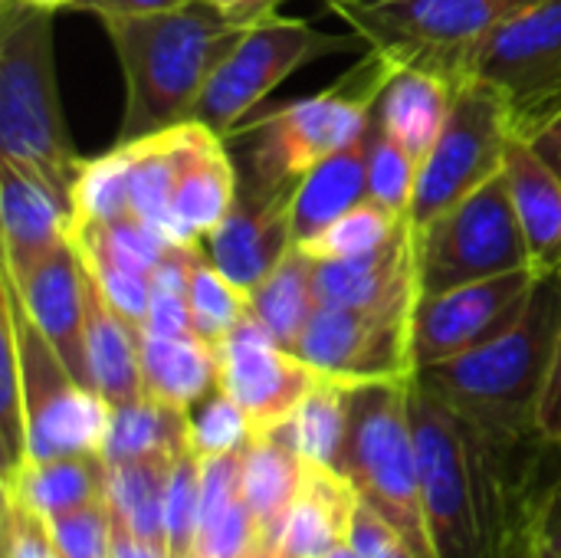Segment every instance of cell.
<instances>
[{"label": "cell", "mask_w": 561, "mask_h": 558, "mask_svg": "<svg viewBox=\"0 0 561 558\" xmlns=\"http://www.w3.org/2000/svg\"><path fill=\"white\" fill-rule=\"evenodd\" d=\"M536 424H539V434L546 441L561 447V332L559 345H556V358H552V372H549V382H546V391H542V401H539Z\"/></svg>", "instance_id": "46"}, {"label": "cell", "mask_w": 561, "mask_h": 558, "mask_svg": "<svg viewBox=\"0 0 561 558\" xmlns=\"http://www.w3.org/2000/svg\"><path fill=\"white\" fill-rule=\"evenodd\" d=\"M115 520V513H112ZM112 558H168L164 549L145 543L141 536H135L122 520H115V529H112Z\"/></svg>", "instance_id": "49"}, {"label": "cell", "mask_w": 561, "mask_h": 558, "mask_svg": "<svg viewBox=\"0 0 561 558\" xmlns=\"http://www.w3.org/2000/svg\"><path fill=\"white\" fill-rule=\"evenodd\" d=\"M358 46H365L358 33L348 36L322 33L302 16H283L279 10H270L266 16L247 26L243 39L224 59L194 118L227 138L293 72H299L316 59Z\"/></svg>", "instance_id": "10"}, {"label": "cell", "mask_w": 561, "mask_h": 558, "mask_svg": "<svg viewBox=\"0 0 561 558\" xmlns=\"http://www.w3.org/2000/svg\"><path fill=\"white\" fill-rule=\"evenodd\" d=\"M250 441H253V428L247 414L220 385L187 411V447L201 460L247 451Z\"/></svg>", "instance_id": "38"}, {"label": "cell", "mask_w": 561, "mask_h": 558, "mask_svg": "<svg viewBox=\"0 0 561 558\" xmlns=\"http://www.w3.org/2000/svg\"><path fill=\"white\" fill-rule=\"evenodd\" d=\"M529 138H533V145L546 155V161L561 174V109L546 122V125H539Z\"/></svg>", "instance_id": "51"}, {"label": "cell", "mask_w": 561, "mask_h": 558, "mask_svg": "<svg viewBox=\"0 0 561 558\" xmlns=\"http://www.w3.org/2000/svg\"><path fill=\"white\" fill-rule=\"evenodd\" d=\"M391 72L394 59L385 49L368 46L365 56L329 89L240 125L237 135L250 138L247 184L296 187L319 161L365 132Z\"/></svg>", "instance_id": "4"}, {"label": "cell", "mask_w": 561, "mask_h": 558, "mask_svg": "<svg viewBox=\"0 0 561 558\" xmlns=\"http://www.w3.org/2000/svg\"><path fill=\"white\" fill-rule=\"evenodd\" d=\"M539 543L549 546L561 558V470L556 474L546 503H542V516H539Z\"/></svg>", "instance_id": "48"}, {"label": "cell", "mask_w": 561, "mask_h": 558, "mask_svg": "<svg viewBox=\"0 0 561 558\" xmlns=\"http://www.w3.org/2000/svg\"><path fill=\"white\" fill-rule=\"evenodd\" d=\"M329 10L398 62L463 82V59L503 23L539 0H325Z\"/></svg>", "instance_id": "6"}, {"label": "cell", "mask_w": 561, "mask_h": 558, "mask_svg": "<svg viewBox=\"0 0 561 558\" xmlns=\"http://www.w3.org/2000/svg\"><path fill=\"white\" fill-rule=\"evenodd\" d=\"M325 558H362V556L355 553V546H352V543H342L339 549H332Z\"/></svg>", "instance_id": "53"}, {"label": "cell", "mask_w": 561, "mask_h": 558, "mask_svg": "<svg viewBox=\"0 0 561 558\" xmlns=\"http://www.w3.org/2000/svg\"><path fill=\"white\" fill-rule=\"evenodd\" d=\"M184 141H187V122L164 128L158 135L128 141L131 155V214L151 227H158L171 243V197L184 158Z\"/></svg>", "instance_id": "33"}, {"label": "cell", "mask_w": 561, "mask_h": 558, "mask_svg": "<svg viewBox=\"0 0 561 558\" xmlns=\"http://www.w3.org/2000/svg\"><path fill=\"white\" fill-rule=\"evenodd\" d=\"M316 293L322 306L342 309H378L421 296L417 230L411 227V220L401 234H394L368 257L316 263Z\"/></svg>", "instance_id": "20"}, {"label": "cell", "mask_w": 561, "mask_h": 558, "mask_svg": "<svg viewBox=\"0 0 561 558\" xmlns=\"http://www.w3.org/2000/svg\"><path fill=\"white\" fill-rule=\"evenodd\" d=\"M174 457H135L105 464V500L135 536L168 553L164 543V493Z\"/></svg>", "instance_id": "31"}, {"label": "cell", "mask_w": 561, "mask_h": 558, "mask_svg": "<svg viewBox=\"0 0 561 558\" xmlns=\"http://www.w3.org/2000/svg\"><path fill=\"white\" fill-rule=\"evenodd\" d=\"M516 132L519 128L506 92L477 76L463 79L434 148L421 161L417 191L408 214L411 227H427L493 181L506 164V148Z\"/></svg>", "instance_id": "8"}, {"label": "cell", "mask_w": 561, "mask_h": 558, "mask_svg": "<svg viewBox=\"0 0 561 558\" xmlns=\"http://www.w3.org/2000/svg\"><path fill=\"white\" fill-rule=\"evenodd\" d=\"M463 76L503 89L523 135L546 125L561 105V0H539L490 33L463 59Z\"/></svg>", "instance_id": "12"}, {"label": "cell", "mask_w": 561, "mask_h": 558, "mask_svg": "<svg viewBox=\"0 0 561 558\" xmlns=\"http://www.w3.org/2000/svg\"><path fill=\"white\" fill-rule=\"evenodd\" d=\"M33 326L46 335V342L59 352L66 368L89 385V362H85V286L89 273L72 237L46 253L36 266L20 276H3ZM92 388V385H89Z\"/></svg>", "instance_id": "17"}, {"label": "cell", "mask_w": 561, "mask_h": 558, "mask_svg": "<svg viewBox=\"0 0 561 558\" xmlns=\"http://www.w3.org/2000/svg\"><path fill=\"white\" fill-rule=\"evenodd\" d=\"M503 174L536 266L556 270L561 266V174L523 132L506 148Z\"/></svg>", "instance_id": "24"}, {"label": "cell", "mask_w": 561, "mask_h": 558, "mask_svg": "<svg viewBox=\"0 0 561 558\" xmlns=\"http://www.w3.org/2000/svg\"><path fill=\"white\" fill-rule=\"evenodd\" d=\"M0 158L43 181L72 210L85 161L59 99L53 13L26 0H0Z\"/></svg>", "instance_id": "3"}, {"label": "cell", "mask_w": 561, "mask_h": 558, "mask_svg": "<svg viewBox=\"0 0 561 558\" xmlns=\"http://www.w3.org/2000/svg\"><path fill=\"white\" fill-rule=\"evenodd\" d=\"M411 382L352 385V421L342 474L358 497L385 513L424 558H437L417 477V444L411 424Z\"/></svg>", "instance_id": "5"}, {"label": "cell", "mask_w": 561, "mask_h": 558, "mask_svg": "<svg viewBox=\"0 0 561 558\" xmlns=\"http://www.w3.org/2000/svg\"><path fill=\"white\" fill-rule=\"evenodd\" d=\"M3 276H20L72 237V210L43 181L0 158Z\"/></svg>", "instance_id": "19"}, {"label": "cell", "mask_w": 561, "mask_h": 558, "mask_svg": "<svg viewBox=\"0 0 561 558\" xmlns=\"http://www.w3.org/2000/svg\"><path fill=\"white\" fill-rule=\"evenodd\" d=\"M348 543L362 558H424L385 513H378L365 500L358 503V510L352 516Z\"/></svg>", "instance_id": "44"}, {"label": "cell", "mask_w": 561, "mask_h": 558, "mask_svg": "<svg viewBox=\"0 0 561 558\" xmlns=\"http://www.w3.org/2000/svg\"><path fill=\"white\" fill-rule=\"evenodd\" d=\"M105 497V457L23 460L3 474V500H16L43 520Z\"/></svg>", "instance_id": "29"}, {"label": "cell", "mask_w": 561, "mask_h": 558, "mask_svg": "<svg viewBox=\"0 0 561 558\" xmlns=\"http://www.w3.org/2000/svg\"><path fill=\"white\" fill-rule=\"evenodd\" d=\"M201 247V243H194ZM194 247H171L151 273V303L141 332L148 335H194L187 303V260Z\"/></svg>", "instance_id": "40"}, {"label": "cell", "mask_w": 561, "mask_h": 558, "mask_svg": "<svg viewBox=\"0 0 561 558\" xmlns=\"http://www.w3.org/2000/svg\"><path fill=\"white\" fill-rule=\"evenodd\" d=\"M53 543L66 558H112V506L108 500H92L79 510L46 520Z\"/></svg>", "instance_id": "43"}, {"label": "cell", "mask_w": 561, "mask_h": 558, "mask_svg": "<svg viewBox=\"0 0 561 558\" xmlns=\"http://www.w3.org/2000/svg\"><path fill=\"white\" fill-rule=\"evenodd\" d=\"M102 30L125 79L115 145L191 122L210 79L247 33L243 23L204 0L138 16H102Z\"/></svg>", "instance_id": "1"}, {"label": "cell", "mask_w": 561, "mask_h": 558, "mask_svg": "<svg viewBox=\"0 0 561 558\" xmlns=\"http://www.w3.org/2000/svg\"><path fill=\"white\" fill-rule=\"evenodd\" d=\"M145 398L191 411L220 385L217 345L201 335H148L141 332Z\"/></svg>", "instance_id": "27"}, {"label": "cell", "mask_w": 561, "mask_h": 558, "mask_svg": "<svg viewBox=\"0 0 561 558\" xmlns=\"http://www.w3.org/2000/svg\"><path fill=\"white\" fill-rule=\"evenodd\" d=\"M85 362L89 385L112 405H135L145 398L141 378V329L118 316L99 286H85Z\"/></svg>", "instance_id": "26"}, {"label": "cell", "mask_w": 561, "mask_h": 558, "mask_svg": "<svg viewBox=\"0 0 561 558\" xmlns=\"http://www.w3.org/2000/svg\"><path fill=\"white\" fill-rule=\"evenodd\" d=\"M536 558H559V556H556V553H552L549 546H542V543H539V549H536Z\"/></svg>", "instance_id": "54"}, {"label": "cell", "mask_w": 561, "mask_h": 558, "mask_svg": "<svg viewBox=\"0 0 561 558\" xmlns=\"http://www.w3.org/2000/svg\"><path fill=\"white\" fill-rule=\"evenodd\" d=\"M542 273L546 270L526 266L444 293H421L411 332L414 372L450 362L503 332L523 312Z\"/></svg>", "instance_id": "14"}, {"label": "cell", "mask_w": 561, "mask_h": 558, "mask_svg": "<svg viewBox=\"0 0 561 558\" xmlns=\"http://www.w3.org/2000/svg\"><path fill=\"white\" fill-rule=\"evenodd\" d=\"M457 86V79L437 69L394 59V72L378 99V118L385 135H391L408 155L424 161L450 115Z\"/></svg>", "instance_id": "25"}, {"label": "cell", "mask_w": 561, "mask_h": 558, "mask_svg": "<svg viewBox=\"0 0 561 558\" xmlns=\"http://www.w3.org/2000/svg\"><path fill=\"white\" fill-rule=\"evenodd\" d=\"M404 227H408V214H398L368 194L365 201L348 207L342 217H335L325 230H319L312 240H306L299 247L316 263H339V260H355V257L375 253Z\"/></svg>", "instance_id": "35"}, {"label": "cell", "mask_w": 561, "mask_h": 558, "mask_svg": "<svg viewBox=\"0 0 561 558\" xmlns=\"http://www.w3.org/2000/svg\"><path fill=\"white\" fill-rule=\"evenodd\" d=\"M187 0H76L69 10L79 13H92V16H138V13H158V10H171L181 7Z\"/></svg>", "instance_id": "47"}, {"label": "cell", "mask_w": 561, "mask_h": 558, "mask_svg": "<svg viewBox=\"0 0 561 558\" xmlns=\"http://www.w3.org/2000/svg\"><path fill=\"white\" fill-rule=\"evenodd\" d=\"M559 109H561V105H559Z\"/></svg>", "instance_id": "56"}, {"label": "cell", "mask_w": 561, "mask_h": 558, "mask_svg": "<svg viewBox=\"0 0 561 558\" xmlns=\"http://www.w3.org/2000/svg\"><path fill=\"white\" fill-rule=\"evenodd\" d=\"M260 523L243 497V451L201 460V526L194 558H256Z\"/></svg>", "instance_id": "21"}, {"label": "cell", "mask_w": 561, "mask_h": 558, "mask_svg": "<svg viewBox=\"0 0 561 558\" xmlns=\"http://www.w3.org/2000/svg\"><path fill=\"white\" fill-rule=\"evenodd\" d=\"M526 266H536V260L519 227L503 171L417 230L421 293H444Z\"/></svg>", "instance_id": "9"}, {"label": "cell", "mask_w": 561, "mask_h": 558, "mask_svg": "<svg viewBox=\"0 0 561 558\" xmlns=\"http://www.w3.org/2000/svg\"><path fill=\"white\" fill-rule=\"evenodd\" d=\"M561 332V266L546 270L523 312L477 349L421 368L414 382L490 441L539 434L536 414Z\"/></svg>", "instance_id": "2"}, {"label": "cell", "mask_w": 561, "mask_h": 558, "mask_svg": "<svg viewBox=\"0 0 561 558\" xmlns=\"http://www.w3.org/2000/svg\"><path fill=\"white\" fill-rule=\"evenodd\" d=\"M306 460L279 434H260L243 451V497L260 523L263 546L279 549L286 516L302 490Z\"/></svg>", "instance_id": "28"}, {"label": "cell", "mask_w": 561, "mask_h": 558, "mask_svg": "<svg viewBox=\"0 0 561 558\" xmlns=\"http://www.w3.org/2000/svg\"><path fill=\"white\" fill-rule=\"evenodd\" d=\"M414 299H401L378 309L319 306L302 332L296 355L322 378L345 385L368 382H408L414 378Z\"/></svg>", "instance_id": "13"}, {"label": "cell", "mask_w": 561, "mask_h": 558, "mask_svg": "<svg viewBox=\"0 0 561 558\" xmlns=\"http://www.w3.org/2000/svg\"><path fill=\"white\" fill-rule=\"evenodd\" d=\"M256 558H283V556H279L276 549H263V553H260V556H256Z\"/></svg>", "instance_id": "55"}, {"label": "cell", "mask_w": 561, "mask_h": 558, "mask_svg": "<svg viewBox=\"0 0 561 558\" xmlns=\"http://www.w3.org/2000/svg\"><path fill=\"white\" fill-rule=\"evenodd\" d=\"M240 194V171L224 148V135L204 122H187L184 158L171 197V237L181 247L204 243L224 217L233 210Z\"/></svg>", "instance_id": "18"}, {"label": "cell", "mask_w": 561, "mask_h": 558, "mask_svg": "<svg viewBox=\"0 0 561 558\" xmlns=\"http://www.w3.org/2000/svg\"><path fill=\"white\" fill-rule=\"evenodd\" d=\"M0 306L10 312L20 368H23V405H26V460L56 457H102L112 405L89 385H82L46 335L33 326L20 306L13 286L3 280Z\"/></svg>", "instance_id": "7"}, {"label": "cell", "mask_w": 561, "mask_h": 558, "mask_svg": "<svg viewBox=\"0 0 561 558\" xmlns=\"http://www.w3.org/2000/svg\"><path fill=\"white\" fill-rule=\"evenodd\" d=\"M296 187H260L240 181V194L224 224L204 237L207 260L243 293L256 289L296 247Z\"/></svg>", "instance_id": "16"}, {"label": "cell", "mask_w": 561, "mask_h": 558, "mask_svg": "<svg viewBox=\"0 0 561 558\" xmlns=\"http://www.w3.org/2000/svg\"><path fill=\"white\" fill-rule=\"evenodd\" d=\"M3 546L7 558H66L53 543L46 520L16 500H3Z\"/></svg>", "instance_id": "45"}, {"label": "cell", "mask_w": 561, "mask_h": 558, "mask_svg": "<svg viewBox=\"0 0 561 558\" xmlns=\"http://www.w3.org/2000/svg\"><path fill=\"white\" fill-rule=\"evenodd\" d=\"M131 155L128 145L82 164L72 187V227L82 224H112L131 217Z\"/></svg>", "instance_id": "37"}, {"label": "cell", "mask_w": 561, "mask_h": 558, "mask_svg": "<svg viewBox=\"0 0 561 558\" xmlns=\"http://www.w3.org/2000/svg\"><path fill=\"white\" fill-rule=\"evenodd\" d=\"M352 421V385L335 378H319L302 398L296 414L279 428V434L296 447L306 464L332 467L342 474V454Z\"/></svg>", "instance_id": "32"}, {"label": "cell", "mask_w": 561, "mask_h": 558, "mask_svg": "<svg viewBox=\"0 0 561 558\" xmlns=\"http://www.w3.org/2000/svg\"><path fill=\"white\" fill-rule=\"evenodd\" d=\"M421 500L437 558H486L473 487L470 428L431 391L411 382Z\"/></svg>", "instance_id": "11"}, {"label": "cell", "mask_w": 561, "mask_h": 558, "mask_svg": "<svg viewBox=\"0 0 561 558\" xmlns=\"http://www.w3.org/2000/svg\"><path fill=\"white\" fill-rule=\"evenodd\" d=\"M375 138H378V109L365 125V132H358L348 145L332 151L325 161H319L296 184V197H293L296 247L312 240L335 217H342L348 207L368 197V164H371Z\"/></svg>", "instance_id": "22"}, {"label": "cell", "mask_w": 561, "mask_h": 558, "mask_svg": "<svg viewBox=\"0 0 561 558\" xmlns=\"http://www.w3.org/2000/svg\"><path fill=\"white\" fill-rule=\"evenodd\" d=\"M201 526V457L187 447L174 457L164 493L168 558H194Z\"/></svg>", "instance_id": "39"}, {"label": "cell", "mask_w": 561, "mask_h": 558, "mask_svg": "<svg viewBox=\"0 0 561 558\" xmlns=\"http://www.w3.org/2000/svg\"><path fill=\"white\" fill-rule=\"evenodd\" d=\"M26 3L39 7V10H49V13H56V10H69L76 0H26Z\"/></svg>", "instance_id": "52"}, {"label": "cell", "mask_w": 561, "mask_h": 558, "mask_svg": "<svg viewBox=\"0 0 561 558\" xmlns=\"http://www.w3.org/2000/svg\"><path fill=\"white\" fill-rule=\"evenodd\" d=\"M417 174H421V161L408 155L391 135H385L381 118H378V138H375L371 164H368V194L398 214H411Z\"/></svg>", "instance_id": "42"}, {"label": "cell", "mask_w": 561, "mask_h": 558, "mask_svg": "<svg viewBox=\"0 0 561 558\" xmlns=\"http://www.w3.org/2000/svg\"><path fill=\"white\" fill-rule=\"evenodd\" d=\"M0 451L3 474L26 460V405H23V368L10 312L0 306Z\"/></svg>", "instance_id": "41"}, {"label": "cell", "mask_w": 561, "mask_h": 558, "mask_svg": "<svg viewBox=\"0 0 561 558\" xmlns=\"http://www.w3.org/2000/svg\"><path fill=\"white\" fill-rule=\"evenodd\" d=\"M358 503L362 497L345 474L306 464V480L286 516L276 553L283 558H325L348 543Z\"/></svg>", "instance_id": "23"}, {"label": "cell", "mask_w": 561, "mask_h": 558, "mask_svg": "<svg viewBox=\"0 0 561 558\" xmlns=\"http://www.w3.org/2000/svg\"><path fill=\"white\" fill-rule=\"evenodd\" d=\"M187 303L194 335H201L210 345H217L233 326H240L250 316V296L207 260L204 243L194 247L187 260Z\"/></svg>", "instance_id": "36"}, {"label": "cell", "mask_w": 561, "mask_h": 558, "mask_svg": "<svg viewBox=\"0 0 561 558\" xmlns=\"http://www.w3.org/2000/svg\"><path fill=\"white\" fill-rule=\"evenodd\" d=\"M220 388L247 414L253 437L279 431L322 378L296 352L283 349L253 312L220 342Z\"/></svg>", "instance_id": "15"}, {"label": "cell", "mask_w": 561, "mask_h": 558, "mask_svg": "<svg viewBox=\"0 0 561 558\" xmlns=\"http://www.w3.org/2000/svg\"><path fill=\"white\" fill-rule=\"evenodd\" d=\"M247 296L253 319L283 349L296 352L302 332L322 306L316 293V260H309L302 247H293V253Z\"/></svg>", "instance_id": "30"}, {"label": "cell", "mask_w": 561, "mask_h": 558, "mask_svg": "<svg viewBox=\"0 0 561 558\" xmlns=\"http://www.w3.org/2000/svg\"><path fill=\"white\" fill-rule=\"evenodd\" d=\"M204 3H214V7L224 10L230 20L250 26V23H256L260 16H266L270 10H279L283 0H204Z\"/></svg>", "instance_id": "50"}, {"label": "cell", "mask_w": 561, "mask_h": 558, "mask_svg": "<svg viewBox=\"0 0 561 558\" xmlns=\"http://www.w3.org/2000/svg\"><path fill=\"white\" fill-rule=\"evenodd\" d=\"M181 451H187V411L151 398L112 408V428L102 454L105 464L135 457H178Z\"/></svg>", "instance_id": "34"}]
</instances>
